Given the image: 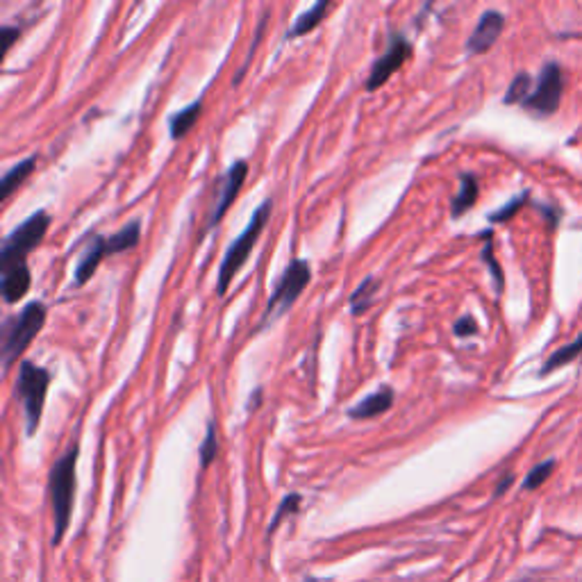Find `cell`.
<instances>
[{
  "label": "cell",
  "mask_w": 582,
  "mask_h": 582,
  "mask_svg": "<svg viewBox=\"0 0 582 582\" xmlns=\"http://www.w3.org/2000/svg\"><path fill=\"white\" fill-rule=\"evenodd\" d=\"M77 455H80V443L73 442L67 448L58 462L53 464L49 476V489H50V503H53V546L62 544L64 534H67L68 524H71L73 512V494H76V464Z\"/></svg>",
  "instance_id": "6da1fadb"
},
{
  "label": "cell",
  "mask_w": 582,
  "mask_h": 582,
  "mask_svg": "<svg viewBox=\"0 0 582 582\" xmlns=\"http://www.w3.org/2000/svg\"><path fill=\"white\" fill-rule=\"evenodd\" d=\"M271 207H273V201H271V198H266V201L257 207L255 212H253V217H251V221H248V226H246V230L241 232L235 241H232L230 248H228L226 255H223L221 266H219V280H217V294L219 296H226L232 278L239 273L241 266H244L246 262H248V257H251L253 246L257 244L262 230H264L266 223H269V219H271Z\"/></svg>",
  "instance_id": "7a4b0ae2"
},
{
  "label": "cell",
  "mask_w": 582,
  "mask_h": 582,
  "mask_svg": "<svg viewBox=\"0 0 582 582\" xmlns=\"http://www.w3.org/2000/svg\"><path fill=\"white\" fill-rule=\"evenodd\" d=\"M50 387V371L44 366H37L32 362H21L19 378H16L14 394L23 405L25 414V433L34 434L41 421L46 405V394Z\"/></svg>",
  "instance_id": "3957f363"
},
{
  "label": "cell",
  "mask_w": 582,
  "mask_h": 582,
  "mask_svg": "<svg viewBox=\"0 0 582 582\" xmlns=\"http://www.w3.org/2000/svg\"><path fill=\"white\" fill-rule=\"evenodd\" d=\"M44 323L46 305L39 303V300L28 303L19 317L7 321L5 330H3V366H5V371H10L16 364V360L28 351V346L41 332Z\"/></svg>",
  "instance_id": "277c9868"
},
{
  "label": "cell",
  "mask_w": 582,
  "mask_h": 582,
  "mask_svg": "<svg viewBox=\"0 0 582 582\" xmlns=\"http://www.w3.org/2000/svg\"><path fill=\"white\" fill-rule=\"evenodd\" d=\"M50 228V214L46 210L30 214L21 226H16L0 246V271L10 266L25 264V257L44 241Z\"/></svg>",
  "instance_id": "5b68a950"
},
{
  "label": "cell",
  "mask_w": 582,
  "mask_h": 582,
  "mask_svg": "<svg viewBox=\"0 0 582 582\" xmlns=\"http://www.w3.org/2000/svg\"><path fill=\"white\" fill-rule=\"evenodd\" d=\"M309 278V264L305 260H291L287 264V269L282 271V275L278 278L273 287V294L269 296L264 308V317H262L260 327H264L269 321H275L278 317L287 314L291 309V305L299 300V296L303 294V289L308 287Z\"/></svg>",
  "instance_id": "8992f818"
},
{
  "label": "cell",
  "mask_w": 582,
  "mask_h": 582,
  "mask_svg": "<svg viewBox=\"0 0 582 582\" xmlns=\"http://www.w3.org/2000/svg\"><path fill=\"white\" fill-rule=\"evenodd\" d=\"M564 92V77L562 68L558 62H549L537 77L533 94L528 96V101L524 103V107L528 112L537 116H551L558 112L560 103H562Z\"/></svg>",
  "instance_id": "52a82bcc"
},
{
  "label": "cell",
  "mask_w": 582,
  "mask_h": 582,
  "mask_svg": "<svg viewBox=\"0 0 582 582\" xmlns=\"http://www.w3.org/2000/svg\"><path fill=\"white\" fill-rule=\"evenodd\" d=\"M412 55V44L403 34H391L387 50L376 59V64L371 67L369 77H366V92H376L378 87H382L400 67L409 59Z\"/></svg>",
  "instance_id": "ba28073f"
},
{
  "label": "cell",
  "mask_w": 582,
  "mask_h": 582,
  "mask_svg": "<svg viewBox=\"0 0 582 582\" xmlns=\"http://www.w3.org/2000/svg\"><path fill=\"white\" fill-rule=\"evenodd\" d=\"M246 175H248V162H246V159H237V162H232L230 171H228L226 180H223L221 184V193H219L217 205H214L212 214H210V219H207V230L217 226V223L226 217V212L232 207V202L237 201V193L241 192V184H244Z\"/></svg>",
  "instance_id": "9c48e42d"
},
{
  "label": "cell",
  "mask_w": 582,
  "mask_h": 582,
  "mask_svg": "<svg viewBox=\"0 0 582 582\" xmlns=\"http://www.w3.org/2000/svg\"><path fill=\"white\" fill-rule=\"evenodd\" d=\"M503 28H506V16L496 10H487L485 14L478 19L476 30L471 32L467 41L469 55H482L498 41Z\"/></svg>",
  "instance_id": "30bf717a"
},
{
  "label": "cell",
  "mask_w": 582,
  "mask_h": 582,
  "mask_svg": "<svg viewBox=\"0 0 582 582\" xmlns=\"http://www.w3.org/2000/svg\"><path fill=\"white\" fill-rule=\"evenodd\" d=\"M391 405H394V389L391 387H381L373 394L364 396L357 405H353L348 409V416L355 421H364V419H376L381 414L389 412Z\"/></svg>",
  "instance_id": "8fae6325"
},
{
  "label": "cell",
  "mask_w": 582,
  "mask_h": 582,
  "mask_svg": "<svg viewBox=\"0 0 582 582\" xmlns=\"http://www.w3.org/2000/svg\"><path fill=\"white\" fill-rule=\"evenodd\" d=\"M3 282H0V291H3V299H5L7 305L19 303L25 294H28L30 284H32V278H30L28 264L10 266V269H3Z\"/></svg>",
  "instance_id": "7c38bea8"
},
{
  "label": "cell",
  "mask_w": 582,
  "mask_h": 582,
  "mask_svg": "<svg viewBox=\"0 0 582 582\" xmlns=\"http://www.w3.org/2000/svg\"><path fill=\"white\" fill-rule=\"evenodd\" d=\"M103 257H107V237L96 235L92 239V244H89L87 251L82 253V257L77 260V266H76V284H77V287H82V284L89 282V280L94 278L96 269L101 266Z\"/></svg>",
  "instance_id": "4fadbf2b"
},
{
  "label": "cell",
  "mask_w": 582,
  "mask_h": 582,
  "mask_svg": "<svg viewBox=\"0 0 582 582\" xmlns=\"http://www.w3.org/2000/svg\"><path fill=\"white\" fill-rule=\"evenodd\" d=\"M478 193H480V184H478V178L473 174H462L460 175V192L455 193L451 202V214L452 217H462L464 212H469L478 201Z\"/></svg>",
  "instance_id": "5bb4252c"
},
{
  "label": "cell",
  "mask_w": 582,
  "mask_h": 582,
  "mask_svg": "<svg viewBox=\"0 0 582 582\" xmlns=\"http://www.w3.org/2000/svg\"><path fill=\"white\" fill-rule=\"evenodd\" d=\"M34 166H37V157H34V155L32 157L23 159V162L14 164V166L0 178V201H7V198L14 193V189H19L21 184H23V180L30 178Z\"/></svg>",
  "instance_id": "9a60e30c"
},
{
  "label": "cell",
  "mask_w": 582,
  "mask_h": 582,
  "mask_svg": "<svg viewBox=\"0 0 582 582\" xmlns=\"http://www.w3.org/2000/svg\"><path fill=\"white\" fill-rule=\"evenodd\" d=\"M202 114V101H193L192 105L183 107L180 112L169 116V132L171 139H183L193 126H196V121L201 119Z\"/></svg>",
  "instance_id": "2e32d148"
},
{
  "label": "cell",
  "mask_w": 582,
  "mask_h": 582,
  "mask_svg": "<svg viewBox=\"0 0 582 582\" xmlns=\"http://www.w3.org/2000/svg\"><path fill=\"white\" fill-rule=\"evenodd\" d=\"M141 239V221H130L128 226L121 228L119 232L107 237V255H116V253L132 251Z\"/></svg>",
  "instance_id": "e0dca14e"
},
{
  "label": "cell",
  "mask_w": 582,
  "mask_h": 582,
  "mask_svg": "<svg viewBox=\"0 0 582 582\" xmlns=\"http://www.w3.org/2000/svg\"><path fill=\"white\" fill-rule=\"evenodd\" d=\"M327 10H330V3H327V0H321V3L312 5L308 12H305V14H300L299 19H296L294 28H289L287 37L284 39H296V37H303V34H308L309 30H314L323 19H326Z\"/></svg>",
  "instance_id": "ac0fdd59"
},
{
  "label": "cell",
  "mask_w": 582,
  "mask_h": 582,
  "mask_svg": "<svg viewBox=\"0 0 582 582\" xmlns=\"http://www.w3.org/2000/svg\"><path fill=\"white\" fill-rule=\"evenodd\" d=\"M376 291H378L376 278H364V282L357 284V289L351 294V299H348L353 317H360V314H364L366 309L371 308V303H373V299H376Z\"/></svg>",
  "instance_id": "d6986e66"
},
{
  "label": "cell",
  "mask_w": 582,
  "mask_h": 582,
  "mask_svg": "<svg viewBox=\"0 0 582 582\" xmlns=\"http://www.w3.org/2000/svg\"><path fill=\"white\" fill-rule=\"evenodd\" d=\"M580 355H582V335L576 339V342L567 344V346H562L560 351H555L553 355L544 362V366H542V376H546V373H551V371L555 369H562L564 364H571V362Z\"/></svg>",
  "instance_id": "ffe728a7"
},
{
  "label": "cell",
  "mask_w": 582,
  "mask_h": 582,
  "mask_svg": "<svg viewBox=\"0 0 582 582\" xmlns=\"http://www.w3.org/2000/svg\"><path fill=\"white\" fill-rule=\"evenodd\" d=\"M219 455V433H217V424L214 421H210L207 424V434L205 439H202L201 448H198V457H201V469L205 471L210 464L217 460Z\"/></svg>",
  "instance_id": "44dd1931"
},
{
  "label": "cell",
  "mask_w": 582,
  "mask_h": 582,
  "mask_svg": "<svg viewBox=\"0 0 582 582\" xmlns=\"http://www.w3.org/2000/svg\"><path fill=\"white\" fill-rule=\"evenodd\" d=\"M530 85H533V77H530L528 73H519V76H515L510 87H507V94L503 101H506L507 105H515V103H521V105H524V103L528 101L530 94H533L530 92Z\"/></svg>",
  "instance_id": "7402d4cb"
},
{
  "label": "cell",
  "mask_w": 582,
  "mask_h": 582,
  "mask_svg": "<svg viewBox=\"0 0 582 582\" xmlns=\"http://www.w3.org/2000/svg\"><path fill=\"white\" fill-rule=\"evenodd\" d=\"M482 262H485V264L489 266L491 278H494V284H496V291L501 294L503 287H506V278H503L501 264H498V262H496V257H494V244H491L489 232H485V248H482Z\"/></svg>",
  "instance_id": "603a6c76"
},
{
  "label": "cell",
  "mask_w": 582,
  "mask_h": 582,
  "mask_svg": "<svg viewBox=\"0 0 582 582\" xmlns=\"http://www.w3.org/2000/svg\"><path fill=\"white\" fill-rule=\"evenodd\" d=\"M300 501H303V498H300V494H289V496H284L282 501H280V506H278V510H275V515H273V519H271V524H269V530H266V534H273L275 530H278V525L282 524V519L284 516H289V515H294L296 510H299V506H300Z\"/></svg>",
  "instance_id": "cb8c5ba5"
},
{
  "label": "cell",
  "mask_w": 582,
  "mask_h": 582,
  "mask_svg": "<svg viewBox=\"0 0 582 582\" xmlns=\"http://www.w3.org/2000/svg\"><path fill=\"white\" fill-rule=\"evenodd\" d=\"M555 471V460H546V462L537 464V467L533 469V471L525 476L524 480V489L525 491H533V489H539V487L544 485L546 480L551 478V473Z\"/></svg>",
  "instance_id": "d4e9b609"
},
{
  "label": "cell",
  "mask_w": 582,
  "mask_h": 582,
  "mask_svg": "<svg viewBox=\"0 0 582 582\" xmlns=\"http://www.w3.org/2000/svg\"><path fill=\"white\" fill-rule=\"evenodd\" d=\"M528 198H530L528 192H524V193H521V196H515L510 202H507V205H503L501 210H496V212H491L489 214V221L491 223H506V221H510V219L515 217L516 212H519L521 207L525 205V201H528Z\"/></svg>",
  "instance_id": "484cf974"
},
{
  "label": "cell",
  "mask_w": 582,
  "mask_h": 582,
  "mask_svg": "<svg viewBox=\"0 0 582 582\" xmlns=\"http://www.w3.org/2000/svg\"><path fill=\"white\" fill-rule=\"evenodd\" d=\"M452 332H455L457 337H471V335H478V321L471 314H464V317H460L455 321Z\"/></svg>",
  "instance_id": "4316f807"
},
{
  "label": "cell",
  "mask_w": 582,
  "mask_h": 582,
  "mask_svg": "<svg viewBox=\"0 0 582 582\" xmlns=\"http://www.w3.org/2000/svg\"><path fill=\"white\" fill-rule=\"evenodd\" d=\"M19 34H21L19 28H10V25L0 28V37H3V55L10 53L12 44H14L16 39H19Z\"/></svg>",
  "instance_id": "83f0119b"
},
{
  "label": "cell",
  "mask_w": 582,
  "mask_h": 582,
  "mask_svg": "<svg viewBox=\"0 0 582 582\" xmlns=\"http://www.w3.org/2000/svg\"><path fill=\"white\" fill-rule=\"evenodd\" d=\"M512 482H515V476H512V473H507V476L503 478L501 482H498V487H496V494L494 496H503V494H506L507 487H510Z\"/></svg>",
  "instance_id": "f1b7e54d"
}]
</instances>
